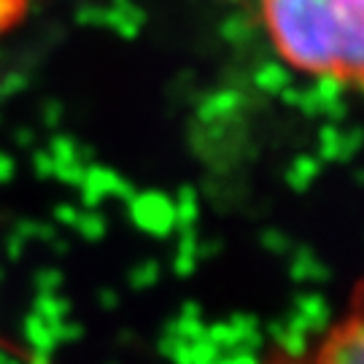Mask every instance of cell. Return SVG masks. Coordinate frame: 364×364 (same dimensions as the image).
<instances>
[{
	"mask_svg": "<svg viewBox=\"0 0 364 364\" xmlns=\"http://www.w3.org/2000/svg\"><path fill=\"white\" fill-rule=\"evenodd\" d=\"M259 16L287 68L364 95V0H259Z\"/></svg>",
	"mask_w": 364,
	"mask_h": 364,
	"instance_id": "obj_1",
	"label": "cell"
},
{
	"mask_svg": "<svg viewBox=\"0 0 364 364\" xmlns=\"http://www.w3.org/2000/svg\"><path fill=\"white\" fill-rule=\"evenodd\" d=\"M311 364H364V275L351 287L343 311L318 338Z\"/></svg>",
	"mask_w": 364,
	"mask_h": 364,
	"instance_id": "obj_2",
	"label": "cell"
},
{
	"mask_svg": "<svg viewBox=\"0 0 364 364\" xmlns=\"http://www.w3.org/2000/svg\"><path fill=\"white\" fill-rule=\"evenodd\" d=\"M30 11V0H0V41L11 36L25 22Z\"/></svg>",
	"mask_w": 364,
	"mask_h": 364,
	"instance_id": "obj_3",
	"label": "cell"
}]
</instances>
